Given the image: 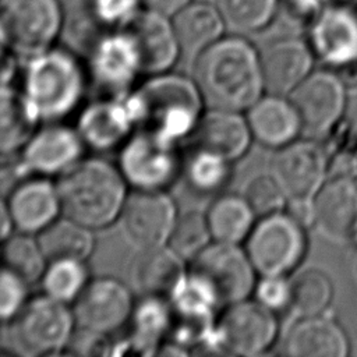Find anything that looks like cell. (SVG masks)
I'll return each mask as SVG.
<instances>
[{
	"mask_svg": "<svg viewBox=\"0 0 357 357\" xmlns=\"http://www.w3.org/2000/svg\"><path fill=\"white\" fill-rule=\"evenodd\" d=\"M192 79L206 109L244 113L265 92L259 54L240 38L216 40L201 52Z\"/></svg>",
	"mask_w": 357,
	"mask_h": 357,
	"instance_id": "6da1fadb",
	"label": "cell"
},
{
	"mask_svg": "<svg viewBox=\"0 0 357 357\" xmlns=\"http://www.w3.org/2000/svg\"><path fill=\"white\" fill-rule=\"evenodd\" d=\"M56 183L63 215L92 230L117 222L128 195L119 166L100 158L81 159Z\"/></svg>",
	"mask_w": 357,
	"mask_h": 357,
	"instance_id": "7a4b0ae2",
	"label": "cell"
},
{
	"mask_svg": "<svg viewBox=\"0 0 357 357\" xmlns=\"http://www.w3.org/2000/svg\"><path fill=\"white\" fill-rule=\"evenodd\" d=\"M137 130L178 142L192 135L204 112V100L194 82L177 74H155L130 93Z\"/></svg>",
	"mask_w": 357,
	"mask_h": 357,
	"instance_id": "3957f363",
	"label": "cell"
},
{
	"mask_svg": "<svg viewBox=\"0 0 357 357\" xmlns=\"http://www.w3.org/2000/svg\"><path fill=\"white\" fill-rule=\"evenodd\" d=\"M21 92L40 121L56 123L78 106L85 92V74L71 54L47 49L29 57Z\"/></svg>",
	"mask_w": 357,
	"mask_h": 357,
	"instance_id": "277c9868",
	"label": "cell"
},
{
	"mask_svg": "<svg viewBox=\"0 0 357 357\" xmlns=\"http://www.w3.org/2000/svg\"><path fill=\"white\" fill-rule=\"evenodd\" d=\"M75 325L68 304L42 294L28 300L8 322V340L13 350L21 356L56 354L68 346Z\"/></svg>",
	"mask_w": 357,
	"mask_h": 357,
	"instance_id": "5b68a950",
	"label": "cell"
},
{
	"mask_svg": "<svg viewBox=\"0 0 357 357\" xmlns=\"http://www.w3.org/2000/svg\"><path fill=\"white\" fill-rule=\"evenodd\" d=\"M183 159L177 142L135 130L121 145L119 169L134 190L165 191L181 176Z\"/></svg>",
	"mask_w": 357,
	"mask_h": 357,
	"instance_id": "8992f818",
	"label": "cell"
},
{
	"mask_svg": "<svg viewBox=\"0 0 357 357\" xmlns=\"http://www.w3.org/2000/svg\"><path fill=\"white\" fill-rule=\"evenodd\" d=\"M287 211L258 218L244 248L258 275H287L303 259L305 233Z\"/></svg>",
	"mask_w": 357,
	"mask_h": 357,
	"instance_id": "52a82bcc",
	"label": "cell"
},
{
	"mask_svg": "<svg viewBox=\"0 0 357 357\" xmlns=\"http://www.w3.org/2000/svg\"><path fill=\"white\" fill-rule=\"evenodd\" d=\"M61 14L57 0H1L0 33L14 54L33 57L57 36Z\"/></svg>",
	"mask_w": 357,
	"mask_h": 357,
	"instance_id": "ba28073f",
	"label": "cell"
},
{
	"mask_svg": "<svg viewBox=\"0 0 357 357\" xmlns=\"http://www.w3.org/2000/svg\"><path fill=\"white\" fill-rule=\"evenodd\" d=\"M190 272L211 287L220 305L248 298L258 280L244 247L218 241H212L191 261Z\"/></svg>",
	"mask_w": 357,
	"mask_h": 357,
	"instance_id": "9c48e42d",
	"label": "cell"
},
{
	"mask_svg": "<svg viewBox=\"0 0 357 357\" xmlns=\"http://www.w3.org/2000/svg\"><path fill=\"white\" fill-rule=\"evenodd\" d=\"M279 333L276 312L257 300H241L226 305L216 322L218 347L236 356H259L266 353Z\"/></svg>",
	"mask_w": 357,
	"mask_h": 357,
	"instance_id": "30bf717a",
	"label": "cell"
},
{
	"mask_svg": "<svg viewBox=\"0 0 357 357\" xmlns=\"http://www.w3.org/2000/svg\"><path fill=\"white\" fill-rule=\"evenodd\" d=\"M178 212L165 191H141L127 195L117 223L123 240L137 251L165 245Z\"/></svg>",
	"mask_w": 357,
	"mask_h": 357,
	"instance_id": "8fae6325",
	"label": "cell"
},
{
	"mask_svg": "<svg viewBox=\"0 0 357 357\" xmlns=\"http://www.w3.org/2000/svg\"><path fill=\"white\" fill-rule=\"evenodd\" d=\"M85 148L77 128L47 123L38 128L20 149L15 170L20 178L26 176H61L84 159Z\"/></svg>",
	"mask_w": 357,
	"mask_h": 357,
	"instance_id": "7c38bea8",
	"label": "cell"
},
{
	"mask_svg": "<svg viewBox=\"0 0 357 357\" xmlns=\"http://www.w3.org/2000/svg\"><path fill=\"white\" fill-rule=\"evenodd\" d=\"M73 304L77 326L103 336L126 325L135 305L130 289L109 276L91 279Z\"/></svg>",
	"mask_w": 357,
	"mask_h": 357,
	"instance_id": "4fadbf2b",
	"label": "cell"
},
{
	"mask_svg": "<svg viewBox=\"0 0 357 357\" xmlns=\"http://www.w3.org/2000/svg\"><path fill=\"white\" fill-rule=\"evenodd\" d=\"M307 137L326 134L344 109V84L331 71L310 73L289 95Z\"/></svg>",
	"mask_w": 357,
	"mask_h": 357,
	"instance_id": "5bb4252c",
	"label": "cell"
},
{
	"mask_svg": "<svg viewBox=\"0 0 357 357\" xmlns=\"http://www.w3.org/2000/svg\"><path fill=\"white\" fill-rule=\"evenodd\" d=\"M326 156L314 141L303 139L276 149L269 173L280 185L287 201L312 199L325 183Z\"/></svg>",
	"mask_w": 357,
	"mask_h": 357,
	"instance_id": "9a60e30c",
	"label": "cell"
},
{
	"mask_svg": "<svg viewBox=\"0 0 357 357\" xmlns=\"http://www.w3.org/2000/svg\"><path fill=\"white\" fill-rule=\"evenodd\" d=\"M310 45L326 66L343 73L357 70V11L343 4L325 7L312 18Z\"/></svg>",
	"mask_w": 357,
	"mask_h": 357,
	"instance_id": "2e32d148",
	"label": "cell"
},
{
	"mask_svg": "<svg viewBox=\"0 0 357 357\" xmlns=\"http://www.w3.org/2000/svg\"><path fill=\"white\" fill-rule=\"evenodd\" d=\"M75 128L85 146L96 152L121 146L137 130L130 92L91 102L81 112Z\"/></svg>",
	"mask_w": 357,
	"mask_h": 357,
	"instance_id": "e0dca14e",
	"label": "cell"
},
{
	"mask_svg": "<svg viewBox=\"0 0 357 357\" xmlns=\"http://www.w3.org/2000/svg\"><path fill=\"white\" fill-rule=\"evenodd\" d=\"M3 202L10 212L14 229L35 236L63 213L57 183L45 176L20 178Z\"/></svg>",
	"mask_w": 357,
	"mask_h": 357,
	"instance_id": "ac0fdd59",
	"label": "cell"
},
{
	"mask_svg": "<svg viewBox=\"0 0 357 357\" xmlns=\"http://www.w3.org/2000/svg\"><path fill=\"white\" fill-rule=\"evenodd\" d=\"M312 225L326 238L344 243L357 231V184L339 176L322 184L312 197Z\"/></svg>",
	"mask_w": 357,
	"mask_h": 357,
	"instance_id": "d6986e66",
	"label": "cell"
},
{
	"mask_svg": "<svg viewBox=\"0 0 357 357\" xmlns=\"http://www.w3.org/2000/svg\"><path fill=\"white\" fill-rule=\"evenodd\" d=\"M165 17L148 11L132 20L126 32L135 49L141 73L151 75L166 73L181 50L173 24Z\"/></svg>",
	"mask_w": 357,
	"mask_h": 357,
	"instance_id": "ffe728a7",
	"label": "cell"
},
{
	"mask_svg": "<svg viewBox=\"0 0 357 357\" xmlns=\"http://www.w3.org/2000/svg\"><path fill=\"white\" fill-rule=\"evenodd\" d=\"M91 77L106 95L128 93L130 85L141 73L135 49L127 33L103 38L93 47L89 63Z\"/></svg>",
	"mask_w": 357,
	"mask_h": 357,
	"instance_id": "44dd1931",
	"label": "cell"
},
{
	"mask_svg": "<svg viewBox=\"0 0 357 357\" xmlns=\"http://www.w3.org/2000/svg\"><path fill=\"white\" fill-rule=\"evenodd\" d=\"M312 50L298 39H280L268 45L259 54L264 91L289 96L310 74Z\"/></svg>",
	"mask_w": 357,
	"mask_h": 357,
	"instance_id": "7402d4cb",
	"label": "cell"
},
{
	"mask_svg": "<svg viewBox=\"0 0 357 357\" xmlns=\"http://www.w3.org/2000/svg\"><path fill=\"white\" fill-rule=\"evenodd\" d=\"M244 114L252 139L266 148L279 149L293 142L301 132L298 114L289 96L262 95Z\"/></svg>",
	"mask_w": 357,
	"mask_h": 357,
	"instance_id": "603a6c76",
	"label": "cell"
},
{
	"mask_svg": "<svg viewBox=\"0 0 357 357\" xmlns=\"http://www.w3.org/2000/svg\"><path fill=\"white\" fill-rule=\"evenodd\" d=\"M197 146L208 149L231 163L243 158L252 139L243 112L208 109L192 132Z\"/></svg>",
	"mask_w": 357,
	"mask_h": 357,
	"instance_id": "cb8c5ba5",
	"label": "cell"
},
{
	"mask_svg": "<svg viewBox=\"0 0 357 357\" xmlns=\"http://www.w3.org/2000/svg\"><path fill=\"white\" fill-rule=\"evenodd\" d=\"M347 350L343 329L322 314L301 317L283 342V351L291 357H344Z\"/></svg>",
	"mask_w": 357,
	"mask_h": 357,
	"instance_id": "d4e9b609",
	"label": "cell"
},
{
	"mask_svg": "<svg viewBox=\"0 0 357 357\" xmlns=\"http://www.w3.org/2000/svg\"><path fill=\"white\" fill-rule=\"evenodd\" d=\"M185 275V261L166 244L138 251L131 268L132 284L142 296L167 300Z\"/></svg>",
	"mask_w": 357,
	"mask_h": 357,
	"instance_id": "484cf974",
	"label": "cell"
},
{
	"mask_svg": "<svg viewBox=\"0 0 357 357\" xmlns=\"http://www.w3.org/2000/svg\"><path fill=\"white\" fill-rule=\"evenodd\" d=\"M0 148L4 155L20 151L38 130L40 121L26 96L11 85L1 86Z\"/></svg>",
	"mask_w": 357,
	"mask_h": 357,
	"instance_id": "4316f807",
	"label": "cell"
},
{
	"mask_svg": "<svg viewBox=\"0 0 357 357\" xmlns=\"http://www.w3.org/2000/svg\"><path fill=\"white\" fill-rule=\"evenodd\" d=\"M212 241L241 244L247 240L257 215L243 195H219L206 211Z\"/></svg>",
	"mask_w": 357,
	"mask_h": 357,
	"instance_id": "83f0119b",
	"label": "cell"
},
{
	"mask_svg": "<svg viewBox=\"0 0 357 357\" xmlns=\"http://www.w3.org/2000/svg\"><path fill=\"white\" fill-rule=\"evenodd\" d=\"M223 24L219 11L208 4L195 3L176 14L173 28L180 49L188 54H199L219 40Z\"/></svg>",
	"mask_w": 357,
	"mask_h": 357,
	"instance_id": "f1b7e54d",
	"label": "cell"
},
{
	"mask_svg": "<svg viewBox=\"0 0 357 357\" xmlns=\"http://www.w3.org/2000/svg\"><path fill=\"white\" fill-rule=\"evenodd\" d=\"M92 229L67 218L59 216L36 234L47 261L74 258L85 261L93 251Z\"/></svg>",
	"mask_w": 357,
	"mask_h": 357,
	"instance_id": "f546056e",
	"label": "cell"
},
{
	"mask_svg": "<svg viewBox=\"0 0 357 357\" xmlns=\"http://www.w3.org/2000/svg\"><path fill=\"white\" fill-rule=\"evenodd\" d=\"M130 321L132 322V342L134 347L146 353L158 347L159 340L170 333L173 322V310L170 301L163 297L144 296V298L134 305Z\"/></svg>",
	"mask_w": 357,
	"mask_h": 357,
	"instance_id": "4dcf8cb0",
	"label": "cell"
},
{
	"mask_svg": "<svg viewBox=\"0 0 357 357\" xmlns=\"http://www.w3.org/2000/svg\"><path fill=\"white\" fill-rule=\"evenodd\" d=\"M230 174V160L197 145L183 159L181 177L191 191L201 195H212L222 190Z\"/></svg>",
	"mask_w": 357,
	"mask_h": 357,
	"instance_id": "1f68e13d",
	"label": "cell"
},
{
	"mask_svg": "<svg viewBox=\"0 0 357 357\" xmlns=\"http://www.w3.org/2000/svg\"><path fill=\"white\" fill-rule=\"evenodd\" d=\"M3 262L28 284L40 282L49 264L35 234H11L3 240Z\"/></svg>",
	"mask_w": 357,
	"mask_h": 357,
	"instance_id": "d6a6232c",
	"label": "cell"
},
{
	"mask_svg": "<svg viewBox=\"0 0 357 357\" xmlns=\"http://www.w3.org/2000/svg\"><path fill=\"white\" fill-rule=\"evenodd\" d=\"M85 261L60 258L49 261L40 279L43 294L64 304L74 303L89 282Z\"/></svg>",
	"mask_w": 357,
	"mask_h": 357,
	"instance_id": "836d02e7",
	"label": "cell"
},
{
	"mask_svg": "<svg viewBox=\"0 0 357 357\" xmlns=\"http://www.w3.org/2000/svg\"><path fill=\"white\" fill-rule=\"evenodd\" d=\"M290 283L289 308L300 318L322 314L332 298V283L319 269H304Z\"/></svg>",
	"mask_w": 357,
	"mask_h": 357,
	"instance_id": "e575fe53",
	"label": "cell"
},
{
	"mask_svg": "<svg viewBox=\"0 0 357 357\" xmlns=\"http://www.w3.org/2000/svg\"><path fill=\"white\" fill-rule=\"evenodd\" d=\"M211 243L206 215L199 211H184L178 212L166 245L185 262H191Z\"/></svg>",
	"mask_w": 357,
	"mask_h": 357,
	"instance_id": "d590c367",
	"label": "cell"
},
{
	"mask_svg": "<svg viewBox=\"0 0 357 357\" xmlns=\"http://www.w3.org/2000/svg\"><path fill=\"white\" fill-rule=\"evenodd\" d=\"M278 0H218L225 25L240 33L264 28L273 17Z\"/></svg>",
	"mask_w": 357,
	"mask_h": 357,
	"instance_id": "8d00e7d4",
	"label": "cell"
},
{
	"mask_svg": "<svg viewBox=\"0 0 357 357\" xmlns=\"http://www.w3.org/2000/svg\"><path fill=\"white\" fill-rule=\"evenodd\" d=\"M257 218L283 211L287 198L271 173L252 176L244 185L243 194Z\"/></svg>",
	"mask_w": 357,
	"mask_h": 357,
	"instance_id": "74e56055",
	"label": "cell"
},
{
	"mask_svg": "<svg viewBox=\"0 0 357 357\" xmlns=\"http://www.w3.org/2000/svg\"><path fill=\"white\" fill-rule=\"evenodd\" d=\"M28 283L3 266L0 276V317L8 324L25 305L28 296Z\"/></svg>",
	"mask_w": 357,
	"mask_h": 357,
	"instance_id": "f35d334b",
	"label": "cell"
},
{
	"mask_svg": "<svg viewBox=\"0 0 357 357\" xmlns=\"http://www.w3.org/2000/svg\"><path fill=\"white\" fill-rule=\"evenodd\" d=\"M254 300L273 312H279L290 305L291 283L286 275H264L254 287Z\"/></svg>",
	"mask_w": 357,
	"mask_h": 357,
	"instance_id": "ab89813d",
	"label": "cell"
},
{
	"mask_svg": "<svg viewBox=\"0 0 357 357\" xmlns=\"http://www.w3.org/2000/svg\"><path fill=\"white\" fill-rule=\"evenodd\" d=\"M95 13L105 24H120L131 18L137 0H95Z\"/></svg>",
	"mask_w": 357,
	"mask_h": 357,
	"instance_id": "60d3db41",
	"label": "cell"
},
{
	"mask_svg": "<svg viewBox=\"0 0 357 357\" xmlns=\"http://www.w3.org/2000/svg\"><path fill=\"white\" fill-rule=\"evenodd\" d=\"M335 3V0H284V6L290 15L298 20H312L325 7Z\"/></svg>",
	"mask_w": 357,
	"mask_h": 357,
	"instance_id": "b9f144b4",
	"label": "cell"
},
{
	"mask_svg": "<svg viewBox=\"0 0 357 357\" xmlns=\"http://www.w3.org/2000/svg\"><path fill=\"white\" fill-rule=\"evenodd\" d=\"M188 0H142V3L153 13L162 15H172L178 13Z\"/></svg>",
	"mask_w": 357,
	"mask_h": 357,
	"instance_id": "7bdbcfd3",
	"label": "cell"
},
{
	"mask_svg": "<svg viewBox=\"0 0 357 357\" xmlns=\"http://www.w3.org/2000/svg\"><path fill=\"white\" fill-rule=\"evenodd\" d=\"M0 215H1V229H0V233H1V238H7L8 236L13 234V230H14V225H13V220H11V216H10V212L6 206V204L1 201V208H0Z\"/></svg>",
	"mask_w": 357,
	"mask_h": 357,
	"instance_id": "ee69618b",
	"label": "cell"
},
{
	"mask_svg": "<svg viewBox=\"0 0 357 357\" xmlns=\"http://www.w3.org/2000/svg\"><path fill=\"white\" fill-rule=\"evenodd\" d=\"M354 273H356V278H357V258H356V262H354Z\"/></svg>",
	"mask_w": 357,
	"mask_h": 357,
	"instance_id": "f6af8a7d",
	"label": "cell"
},
{
	"mask_svg": "<svg viewBox=\"0 0 357 357\" xmlns=\"http://www.w3.org/2000/svg\"><path fill=\"white\" fill-rule=\"evenodd\" d=\"M356 243H357V231H356V234H354V238H353Z\"/></svg>",
	"mask_w": 357,
	"mask_h": 357,
	"instance_id": "bcb514c9",
	"label": "cell"
},
{
	"mask_svg": "<svg viewBox=\"0 0 357 357\" xmlns=\"http://www.w3.org/2000/svg\"><path fill=\"white\" fill-rule=\"evenodd\" d=\"M335 1H340V0H335Z\"/></svg>",
	"mask_w": 357,
	"mask_h": 357,
	"instance_id": "7dc6e473",
	"label": "cell"
}]
</instances>
